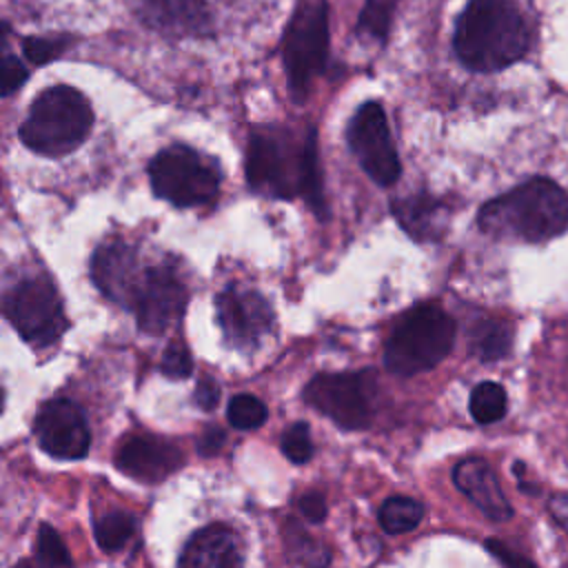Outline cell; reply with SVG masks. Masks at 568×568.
<instances>
[{
    "label": "cell",
    "mask_w": 568,
    "mask_h": 568,
    "mask_svg": "<svg viewBox=\"0 0 568 568\" xmlns=\"http://www.w3.org/2000/svg\"><path fill=\"white\" fill-rule=\"evenodd\" d=\"M246 180L253 191L273 197H304L322 215L324 195L315 129L255 126L246 144Z\"/></svg>",
    "instance_id": "1"
},
{
    "label": "cell",
    "mask_w": 568,
    "mask_h": 568,
    "mask_svg": "<svg viewBox=\"0 0 568 568\" xmlns=\"http://www.w3.org/2000/svg\"><path fill=\"white\" fill-rule=\"evenodd\" d=\"M453 47L464 67L490 73L528 51L530 29L513 0H470L457 18Z\"/></svg>",
    "instance_id": "2"
},
{
    "label": "cell",
    "mask_w": 568,
    "mask_h": 568,
    "mask_svg": "<svg viewBox=\"0 0 568 568\" xmlns=\"http://www.w3.org/2000/svg\"><path fill=\"white\" fill-rule=\"evenodd\" d=\"M479 229L495 240L544 242L568 229V193L548 178H532L486 202Z\"/></svg>",
    "instance_id": "3"
},
{
    "label": "cell",
    "mask_w": 568,
    "mask_h": 568,
    "mask_svg": "<svg viewBox=\"0 0 568 568\" xmlns=\"http://www.w3.org/2000/svg\"><path fill=\"white\" fill-rule=\"evenodd\" d=\"M91 124L89 100L78 89L58 84L33 100L29 115L20 124V140L33 153L60 158L84 142Z\"/></svg>",
    "instance_id": "4"
},
{
    "label": "cell",
    "mask_w": 568,
    "mask_h": 568,
    "mask_svg": "<svg viewBox=\"0 0 568 568\" xmlns=\"http://www.w3.org/2000/svg\"><path fill=\"white\" fill-rule=\"evenodd\" d=\"M455 320L437 304H422L410 308L393 328L384 364L399 377L417 375L435 368L455 344Z\"/></svg>",
    "instance_id": "5"
},
{
    "label": "cell",
    "mask_w": 568,
    "mask_h": 568,
    "mask_svg": "<svg viewBox=\"0 0 568 568\" xmlns=\"http://www.w3.org/2000/svg\"><path fill=\"white\" fill-rule=\"evenodd\" d=\"M328 55L326 0H297L282 38V60L291 95L302 100L324 71Z\"/></svg>",
    "instance_id": "6"
},
{
    "label": "cell",
    "mask_w": 568,
    "mask_h": 568,
    "mask_svg": "<svg viewBox=\"0 0 568 568\" xmlns=\"http://www.w3.org/2000/svg\"><path fill=\"white\" fill-rule=\"evenodd\" d=\"M149 178L158 197L175 206H200L217 195L222 175L191 146L171 144L151 160Z\"/></svg>",
    "instance_id": "7"
},
{
    "label": "cell",
    "mask_w": 568,
    "mask_h": 568,
    "mask_svg": "<svg viewBox=\"0 0 568 568\" xmlns=\"http://www.w3.org/2000/svg\"><path fill=\"white\" fill-rule=\"evenodd\" d=\"M2 311L20 337L33 346L53 344L67 328L58 291L44 275L18 282L4 295Z\"/></svg>",
    "instance_id": "8"
},
{
    "label": "cell",
    "mask_w": 568,
    "mask_h": 568,
    "mask_svg": "<svg viewBox=\"0 0 568 568\" xmlns=\"http://www.w3.org/2000/svg\"><path fill=\"white\" fill-rule=\"evenodd\" d=\"M304 397L339 428L359 430L371 424L373 395L368 373H320L306 384Z\"/></svg>",
    "instance_id": "9"
},
{
    "label": "cell",
    "mask_w": 568,
    "mask_h": 568,
    "mask_svg": "<svg viewBox=\"0 0 568 568\" xmlns=\"http://www.w3.org/2000/svg\"><path fill=\"white\" fill-rule=\"evenodd\" d=\"M346 140L364 173L379 186L399 178V158L390 138L388 120L379 102H364L348 122Z\"/></svg>",
    "instance_id": "10"
},
{
    "label": "cell",
    "mask_w": 568,
    "mask_h": 568,
    "mask_svg": "<svg viewBox=\"0 0 568 568\" xmlns=\"http://www.w3.org/2000/svg\"><path fill=\"white\" fill-rule=\"evenodd\" d=\"M189 302L186 286L173 273L171 266H153L142 273V280L135 291L133 311L138 317V326L144 333L162 335L171 328L184 313Z\"/></svg>",
    "instance_id": "11"
},
{
    "label": "cell",
    "mask_w": 568,
    "mask_h": 568,
    "mask_svg": "<svg viewBox=\"0 0 568 568\" xmlns=\"http://www.w3.org/2000/svg\"><path fill=\"white\" fill-rule=\"evenodd\" d=\"M36 439L40 448L60 459H80L87 455L91 435L87 419L71 399H49L36 415Z\"/></svg>",
    "instance_id": "12"
},
{
    "label": "cell",
    "mask_w": 568,
    "mask_h": 568,
    "mask_svg": "<svg viewBox=\"0 0 568 568\" xmlns=\"http://www.w3.org/2000/svg\"><path fill=\"white\" fill-rule=\"evenodd\" d=\"M217 320L231 346H255L273 326V311L257 291L229 286L215 297Z\"/></svg>",
    "instance_id": "13"
},
{
    "label": "cell",
    "mask_w": 568,
    "mask_h": 568,
    "mask_svg": "<svg viewBox=\"0 0 568 568\" xmlns=\"http://www.w3.org/2000/svg\"><path fill=\"white\" fill-rule=\"evenodd\" d=\"M142 273L144 271H140L138 266L135 251L120 240L102 244L91 262V275L95 286L113 302L129 308L133 306Z\"/></svg>",
    "instance_id": "14"
},
{
    "label": "cell",
    "mask_w": 568,
    "mask_h": 568,
    "mask_svg": "<svg viewBox=\"0 0 568 568\" xmlns=\"http://www.w3.org/2000/svg\"><path fill=\"white\" fill-rule=\"evenodd\" d=\"M180 464V450L171 442L155 435H131L115 453V466L124 475L146 484L164 479Z\"/></svg>",
    "instance_id": "15"
},
{
    "label": "cell",
    "mask_w": 568,
    "mask_h": 568,
    "mask_svg": "<svg viewBox=\"0 0 568 568\" xmlns=\"http://www.w3.org/2000/svg\"><path fill=\"white\" fill-rule=\"evenodd\" d=\"M453 481L490 521H506L513 517V508L488 462L479 457L462 459L453 470Z\"/></svg>",
    "instance_id": "16"
},
{
    "label": "cell",
    "mask_w": 568,
    "mask_h": 568,
    "mask_svg": "<svg viewBox=\"0 0 568 568\" xmlns=\"http://www.w3.org/2000/svg\"><path fill=\"white\" fill-rule=\"evenodd\" d=\"M140 16L151 29L173 38L202 36L211 29L204 0H142Z\"/></svg>",
    "instance_id": "17"
},
{
    "label": "cell",
    "mask_w": 568,
    "mask_h": 568,
    "mask_svg": "<svg viewBox=\"0 0 568 568\" xmlns=\"http://www.w3.org/2000/svg\"><path fill=\"white\" fill-rule=\"evenodd\" d=\"M178 568H244L235 532L222 524L197 530L186 541Z\"/></svg>",
    "instance_id": "18"
},
{
    "label": "cell",
    "mask_w": 568,
    "mask_h": 568,
    "mask_svg": "<svg viewBox=\"0 0 568 568\" xmlns=\"http://www.w3.org/2000/svg\"><path fill=\"white\" fill-rule=\"evenodd\" d=\"M390 211L399 226L417 242L439 240L446 231L448 209L442 200L428 193H415L406 197H397L390 204Z\"/></svg>",
    "instance_id": "19"
},
{
    "label": "cell",
    "mask_w": 568,
    "mask_h": 568,
    "mask_svg": "<svg viewBox=\"0 0 568 568\" xmlns=\"http://www.w3.org/2000/svg\"><path fill=\"white\" fill-rule=\"evenodd\" d=\"M513 346V328L510 324L486 317L470 326L468 331V348L481 362H497L510 353Z\"/></svg>",
    "instance_id": "20"
},
{
    "label": "cell",
    "mask_w": 568,
    "mask_h": 568,
    "mask_svg": "<svg viewBox=\"0 0 568 568\" xmlns=\"http://www.w3.org/2000/svg\"><path fill=\"white\" fill-rule=\"evenodd\" d=\"M284 539H286V550L293 557V561L302 564L304 568H326L331 561V550L317 541L315 537H311L302 526H297L295 521L286 524L284 530Z\"/></svg>",
    "instance_id": "21"
},
{
    "label": "cell",
    "mask_w": 568,
    "mask_h": 568,
    "mask_svg": "<svg viewBox=\"0 0 568 568\" xmlns=\"http://www.w3.org/2000/svg\"><path fill=\"white\" fill-rule=\"evenodd\" d=\"M377 517L388 535H402L417 528L424 517V506L410 497L395 495L382 504Z\"/></svg>",
    "instance_id": "22"
},
{
    "label": "cell",
    "mask_w": 568,
    "mask_h": 568,
    "mask_svg": "<svg viewBox=\"0 0 568 568\" xmlns=\"http://www.w3.org/2000/svg\"><path fill=\"white\" fill-rule=\"evenodd\" d=\"M468 408L477 424H493L501 419L508 408L504 386L497 382H479L470 393Z\"/></svg>",
    "instance_id": "23"
},
{
    "label": "cell",
    "mask_w": 568,
    "mask_h": 568,
    "mask_svg": "<svg viewBox=\"0 0 568 568\" xmlns=\"http://www.w3.org/2000/svg\"><path fill=\"white\" fill-rule=\"evenodd\" d=\"M397 0H366L357 20V33L384 42L395 16Z\"/></svg>",
    "instance_id": "24"
},
{
    "label": "cell",
    "mask_w": 568,
    "mask_h": 568,
    "mask_svg": "<svg viewBox=\"0 0 568 568\" xmlns=\"http://www.w3.org/2000/svg\"><path fill=\"white\" fill-rule=\"evenodd\" d=\"M135 521L126 513H109L95 524V541L102 550H120L133 535Z\"/></svg>",
    "instance_id": "25"
},
{
    "label": "cell",
    "mask_w": 568,
    "mask_h": 568,
    "mask_svg": "<svg viewBox=\"0 0 568 568\" xmlns=\"http://www.w3.org/2000/svg\"><path fill=\"white\" fill-rule=\"evenodd\" d=\"M36 559H38V568H71L69 550L60 539V535L55 532V528H51L49 524H42L38 530Z\"/></svg>",
    "instance_id": "26"
},
{
    "label": "cell",
    "mask_w": 568,
    "mask_h": 568,
    "mask_svg": "<svg viewBox=\"0 0 568 568\" xmlns=\"http://www.w3.org/2000/svg\"><path fill=\"white\" fill-rule=\"evenodd\" d=\"M226 415H229V422H231L235 428H240V430H253V428H260V426L266 422V406H264V402L257 399L255 395L242 393V395H235V397L229 402Z\"/></svg>",
    "instance_id": "27"
},
{
    "label": "cell",
    "mask_w": 568,
    "mask_h": 568,
    "mask_svg": "<svg viewBox=\"0 0 568 568\" xmlns=\"http://www.w3.org/2000/svg\"><path fill=\"white\" fill-rule=\"evenodd\" d=\"M71 44H73V38L69 36H31L22 40V51L29 62L44 64L62 55Z\"/></svg>",
    "instance_id": "28"
},
{
    "label": "cell",
    "mask_w": 568,
    "mask_h": 568,
    "mask_svg": "<svg viewBox=\"0 0 568 568\" xmlns=\"http://www.w3.org/2000/svg\"><path fill=\"white\" fill-rule=\"evenodd\" d=\"M280 446H282V453L286 455V459H291L293 464L308 462L313 455V442H311L308 426L304 422L288 426L282 435Z\"/></svg>",
    "instance_id": "29"
},
{
    "label": "cell",
    "mask_w": 568,
    "mask_h": 568,
    "mask_svg": "<svg viewBox=\"0 0 568 568\" xmlns=\"http://www.w3.org/2000/svg\"><path fill=\"white\" fill-rule=\"evenodd\" d=\"M160 371L171 377V379H184L191 375L193 371V362H191V355L186 351V346L182 344H171L164 355H162V362H160Z\"/></svg>",
    "instance_id": "30"
},
{
    "label": "cell",
    "mask_w": 568,
    "mask_h": 568,
    "mask_svg": "<svg viewBox=\"0 0 568 568\" xmlns=\"http://www.w3.org/2000/svg\"><path fill=\"white\" fill-rule=\"evenodd\" d=\"M27 69L16 55H0V95L18 91L27 80Z\"/></svg>",
    "instance_id": "31"
},
{
    "label": "cell",
    "mask_w": 568,
    "mask_h": 568,
    "mask_svg": "<svg viewBox=\"0 0 568 568\" xmlns=\"http://www.w3.org/2000/svg\"><path fill=\"white\" fill-rule=\"evenodd\" d=\"M486 548H488L506 568H537L528 557H524V555L517 552L515 548L506 546L501 539L490 537V539L486 541Z\"/></svg>",
    "instance_id": "32"
},
{
    "label": "cell",
    "mask_w": 568,
    "mask_h": 568,
    "mask_svg": "<svg viewBox=\"0 0 568 568\" xmlns=\"http://www.w3.org/2000/svg\"><path fill=\"white\" fill-rule=\"evenodd\" d=\"M297 506H300L302 515H304L311 524H320V521H324V517H326V501H324V497H322L320 493H306V495H302L300 501H297Z\"/></svg>",
    "instance_id": "33"
},
{
    "label": "cell",
    "mask_w": 568,
    "mask_h": 568,
    "mask_svg": "<svg viewBox=\"0 0 568 568\" xmlns=\"http://www.w3.org/2000/svg\"><path fill=\"white\" fill-rule=\"evenodd\" d=\"M220 399V386L211 377H202L195 386V404L204 410H211Z\"/></svg>",
    "instance_id": "34"
},
{
    "label": "cell",
    "mask_w": 568,
    "mask_h": 568,
    "mask_svg": "<svg viewBox=\"0 0 568 568\" xmlns=\"http://www.w3.org/2000/svg\"><path fill=\"white\" fill-rule=\"evenodd\" d=\"M224 430L222 428H217V426H209V428H204V433L200 435V439H197V450L202 453V455H215L222 446H224Z\"/></svg>",
    "instance_id": "35"
},
{
    "label": "cell",
    "mask_w": 568,
    "mask_h": 568,
    "mask_svg": "<svg viewBox=\"0 0 568 568\" xmlns=\"http://www.w3.org/2000/svg\"><path fill=\"white\" fill-rule=\"evenodd\" d=\"M548 510L557 519V524L568 532V493H555L548 501Z\"/></svg>",
    "instance_id": "36"
},
{
    "label": "cell",
    "mask_w": 568,
    "mask_h": 568,
    "mask_svg": "<svg viewBox=\"0 0 568 568\" xmlns=\"http://www.w3.org/2000/svg\"><path fill=\"white\" fill-rule=\"evenodd\" d=\"M4 33H7V24L0 20V42L4 40Z\"/></svg>",
    "instance_id": "37"
},
{
    "label": "cell",
    "mask_w": 568,
    "mask_h": 568,
    "mask_svg": "<svg viewBox=\"0 0 568 568\" xmlns=\"http://www.w3.org/2000/svg\"><path fill=\"white\" fill-rule=\"evenodd\" d=\"M13 568H31V564H29V561H24V559H22V561H18V564H16V566H13Z\"/></svg>",
    "instance_id": "38"
},
{
    "label": "cell",
    "mask_w": 568,
    "mask_h": 568,
    "mask_svg": "<svg viewBox=\"0 0 568 568\" xmlns=\"http://www.w3.org/2000/svg\"><path fill=\"white\" fill-rule=\"evenodd\" d=\"M2 404H4V395H2V388H0V413H2Z\"/></svg>",
    "instance_id": "39"
}]
</instances>
